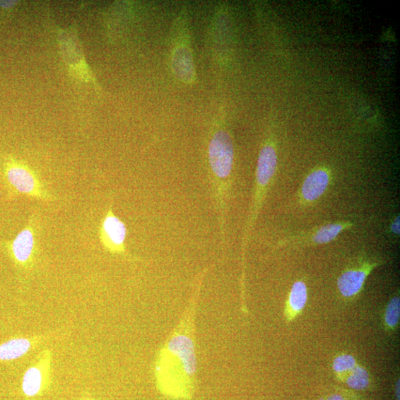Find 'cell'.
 <instances>
[{
  "label": "cell",
  "mask_w": 400,
  "mask_h": 400,
  "mask_svg": "<svg viewBox=\"0 0 400 400\" xmlns=\"http://www.w3.org/2000/svg\"><path fill=\"white\" fill-rule=\"evenodd\" d=\"M191 314L182 321L161 349L155 376L159 390L177 399L192 398L196 373V357Z\"/></svg>",
  "instance_id": "1"
},
{
  "label": "cell",
  "mask_w": 400,
  "mask_h": 400,
  "mask_svg": "<svg viewBox=\"0 0 400 400\" xmlns=\"http://www.w3.org/2000/svg\"><path fill=\"white\" fill-rule=\"evenodd\" d=\"M235 151L232 136L225 130L215 132L208 146L212 191L216 202L222 236L225 235V211L233 184Z\"/></svg>",
  "instance_id": "2"
},
{
  "label": "cell",
  "mask_w": 400,
  "mask_h": 400,
  "mask_svg": "<svg viewBox=\"0 0 400 400\" xmlns=\"http://www.w3.org/2000/svg\"><path fill=\"white\" fill-rule=\"evenodd\" d=\"M1 176L9 199L19 195L45 202H52L55 199L33 169L17 158L8 156L4 160Z\"/></svg>",
  "instance_id": "3"
},
{
  "label": "cell",
  "mask_w": 400,
  "mask_h": 400,
  "mask_svg": "<svg viewBox=\"0 0 400 400\" xmlns=\"http://www.w3.org/2000/svg\"><path fill=\"white\" fill-rule=\"evenodd\" d=\"M40 223L34 213L21 232L11 241H4L3 247L15 266L22 271H32L40 255Z\"/></svg>",
  "instance_id": "4"
},
{
  "label": "cell",
  "mask_w": 400,
  "mask_h": 400,
  "mask_svg": "<svg viewBox=\"0 0 400 400\" xmlns=\"http://www.w3.org/2000/svg\"><path fill=\"white\" fill-rule=\"evenodd\" d=\"M276 165H278V156H276V149L272 144L267 143L261 149L257 161L254 204L248 225L245 230L242 240L243 249L249 241L252 228L256 223L266 194L275 175Z\"/></svg>",
  "instance_id": "5"
},
{
  "label": "cell",
  "mask_w": 400,
  "mask_h": 400,
  "mask_svg": "<svg viewBox=\"0 0 400 400\" xmlns=\"http://www.w3.org/2000/svg\"><path fill=\"white\" fill-rule=\"evenodd\" d=\"M127 233L126 224L116 216L110 204L98 230L99 239L105 251L112 254L127 255L125 244Z\"/></svg>",
  "instance_id": "6"
},
{
  "label": "cell",
  "mask_w": 400,
  "mask_h": 400,
  "mask_svg": "<svg viewBox=\"0 0 400 400\" xmlns=\"http://www.w3.org/2000/svg\"><path fill=\"white\" fill-rule=\"evenodd\" d=\"M52 351H42L35 362L25 372L22 388L25 396H35L47 389L51 383L52 375Z\"/></svg>",
  "instance_id": "7"
},
{
  "label": "cell",
  "mask_w": 400,
  "mask_h": 400,
  "mask_svg": "<svg viewBox=\"0 0 400 400\" xmlns=\"http://www.w3.org/2000/svg\"><path fill=\"white\" fill-rule=\"evenodd\" d=\"M380 265V261L362 259L346 269L337 280L340 294L346 299L356 298L362 291L368 276Z\"/></svg>",
  "instance_id": "8"
},
{
  "label": "cell",
  "mask_w": 400,
  "mask_h": 400,
  "mask_svg": "<svg viewBox=\"0 0 400 400\" xmlns=\"http://www.w3.org/2000/svg\"><path fill=\"white\" fill-rule=\"evenodd\" d=\"M350 221H341L317 227L310 232L286 237L278 243V247L286 246L317 245L329 243L345 230L352 228Z\"/></svg>",
  "instance_id": "9"
},
{
  "label": "cell",
  "mask_w": 400,
  "mask_h": 400,
  "mask_svg": "<svg viewBox=\"0 0 400 400\" xmlns=\"http://www.w3.org/2000/svg\"><path fill=\"white\" fill-rule=\"evenodd\" d=\"M331 175L327 167L314 169L305 177L300 192L302 205H311L325 194L330 186Z\"/></svg>",
  "instance_id": "10"
},
{
  "label": "cell",
  "mask_w": 400,
  "mask_h": 400,
  "mask_svg": "<svg viewBox=\"0 0 400 400\" xmlns=\"http://www.w3.org/2000/svg\"><path fill=\"white\" fill-rule=\"evenodd\" d=\"M46 340L44 336L13 338L0 345V361H12L39 347Z\"/></svg>",
  "instance_id": "11"
},
{
  "label": "cell",
  "mask_w": 400,
  "mask_h": 400,
  "mask_svg": "<svg viewBox=\"0 0 400 400\" xmlns=\"http://www.w3.org/2000/svg\"><path fill=\"white\" fill-rule=\"evenodd\" d=\"M309 298L307 287L302 281H298L292 285L285 306L284 315L288 322L296 319L305 310Z\"/></svg>",
  "instance_id": "12"
},
{
  "label": "cell",
  "mask_w": 400,
  "mask_h": 400,
  "mask_svg": "<svg viewBox=\"0 0 400 400\" xmlns=\"http://www.w3.org/2000/svg\"><path fill=\"white\" fill-rule=\"evenodd\" d=\"M172 69L177 78L186 83L194 81L195 71L192 53L186 46H179L172 56Z\"/></svg>",
  "instance_id": "13"
},
{
  "label": "cell",
  "mask_w": 400,
  "mask_h": 400,
  "mask_svg": "<svg viewBox=\"0 0 400 400\" xmlns=\"http://www.w3.org/2000/svg\"><path fill=\"white\" fill-rule=\"evenodd\" d=\"M343 383L353 391H365L371 387L372 382L370 374L367 369L358 363L346 376Z\"/></svg>",
  "instance_id": "14"
},
{
  "label": "cell",
  "mask_w": 400,
  "mask_h": 400,
  "mask_svg": "<svg viewBox=\"0 0 400 400\" xmlns=\"http://www.w3.org/2000/svg\"><path fill=\"white\" fill-rule=\"evenodd\" d=\"M358 365L356 358L348 353L337 355L333 361V372L338 380L343 382L346 376Z\"/></svg>",
  "instance_id": "15"
},
{
  "label": "cell",
  "mask_w": 400,
  "mask_h": 400,
  "mask_svg": "<svg viewBox=\"0 0 400 400\" xmlns=\"http://www.w3.org/2000/svg\"><path fill=\"white\" fill-rule=\"evenodd\" d=\"M400 320V298L396 295L389 302L384 314V323L387 330L396 329Z\"/></svg>",
  "instance_id": "16"
},
{
  "label": "cell",
  "mask_w": 400,
  "mask_h": 400,
  "mask_svg": "<svg viewBox=\"0 0 400 400\" xmlns=\"http://www.w3.org/2000/svg\"><path fill=\"white\" fill-rule=\"evenodd\" d=\"M320 400H362L355 391L347 390L340 387H334Z\"/></svg>",
  "instance_id": "17"
},
{
  "label": "cell",
  "mask_w": 400,
  "mask_h": 400,
  "mask_svg": "<svg viewBox=\"0 0 400 400\" xmlns=\"http://www.w3.org/2000/svg\"><path fill=\"white\" fill-rule=\"evenodd\" d=\"M391 232L395 235L399 236L400 232V219L399 216L396 217V218L392 222L391 227Z\"/></svg>",
  "instance_id": "18"
},
{
  "label": "cell",
  "mask_w": 400,
  "mask_h": 400,
  "mask_svg": "<svg viewBox=\"0 0 400 400\" xmlns=\"http://www.w3.org/2000/svg\"><path fill=\"white\" fill-rule=\"evenodd\" d=\"M399 379H398V380L396 382L395 384V396H396V400H399V388H400V383H399Z\"/></svg>",
  "instance_id": "19"
}]
</instances>
